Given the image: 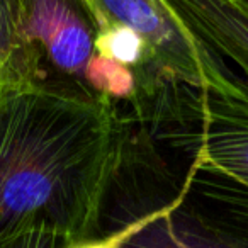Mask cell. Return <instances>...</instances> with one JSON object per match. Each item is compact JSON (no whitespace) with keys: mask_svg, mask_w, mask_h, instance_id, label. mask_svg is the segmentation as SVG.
<instances>
[{"mask_svg":"<svg viewBox=\"0 0 248 248\" xmlns=\"http://www.w3.org/2000/svg\"><path fill=\"white\" fill-rule=\"evenodd\" d=\"M190 186L184 182L180 194L156 207L123 248H248V233L231 230L184 207Z\"/></svg>","mask_w":248,"mask_h":248,"instance_id":"5","label":"cell"},{"mask_svg":"<svg viewBox=\"0 0 248 248\" xmlns=\"http://www.w3.org/2000/svg\"><path fill=\"white\" fill-rule=\"evenodd\" d=\"M22 28L56 80L89 90L85 75L97 56L99 26L87 0H22Z\"/></svg>","mask_w":248,"mask_h":248,"instance_id":"4","label":"cell"},{"mask_svg":"<svg viewBox=\"0 0 248 248\" xmlns=\"http://www.w3.org/2000/svg\"><path fill=\"white\" fill-rule=\"evenodd\" d=\"M43 82L41 58L22 28V0H0V85Z\"/></svg>","mask_w":248,"mask_h":248,"instance_id":"7","label":"cell"},{"mask_svg":"<svg viewBox=\"0 0 248 248\" xmlns=\"http://www.w3.org/2000/svg\"><path fill=\"white\" fill-rule=\"evenodd\" d=\"M124 141L110 99L62 80L0 85V241L38 226L65 245L99 236Z\"/></svg>","mask_w":248,"mask_h":248,"instance_id":"1","label":"cell"},{"mask_svg":"<svg viewBox=\"0 0 248 248\" xmlns=\"http://www.w3.org/2000/svg\"><path fill=\"white\" fill-rule=\"evenodd\" d=\"M99 26L135 31L146 49V73L155 83H184L197 92L248 99V85L196 36L167 0H87Z\"/></svg>","mask_w":248,"mask_h":248,"instance_id":"2","label":"cell"},{"mask_svg":"<svg viewBox=\"0 0 248 248\" xmlns=\"http://www.w3.org/2000/svg\"><path fill=\"white\" fill-rule=\"evenodd\" d=\"M179 104L189 123L170 135L172 145L192 155L190 173H213L236 186L234 201L248 216V99L199 92Z\"/></svg>","mask_w":248,"mask_h":248,"instance_id":"3","label":"cell"},{"mask_svg":"<svg viewBox=\"0 0 248 248\" xmlns=\"http://www.w3.org/2000/svg\"><path fill=\"white\" fill-rule=\"evenodd\" d=\"M184 24L223 60L245 73L248 85V7L236 0H167Z\"/></svg>","mask_w":248,"mask_h":248,"instance_id":"6","label":"cell"},{"mask_svg":"<svg viewBox=\"0 0 248 248\" xmlns=\"http://www.w3.org/2000/svg\"><path fill=\"white\" fill-rule=\"evenodd\" d=\"M65 241L45 226L31 228L0 241V248H62Z\"/></svg>","mask_w":248,"mask_h":248,"instance_id":"9","label":"cell"},{"mask_svg":"<svg viewBox=\"0 0 248 248\" xmlns=\"http://www.w3.org/2000/svg\"><path fill=\"white\" fill-rule=\"evenodd\" d=\"M156 207L150 209L148 213L140 214L138 217H135L129 223H124L123 226H119L117 230L109 231L107 234H99V236L87 238V240L77 241V243L63 245L62 248H123L124 243L143 226L150 221V217L153 216Z\"/></svg>","mask_w":248,"mask_h":248,"instance_id":"8","label":"cell"},{"mask_svg":"<svg viewBox=\"0 0 248 248\" xmlns=\"http://www.w3.org/2000/svg\"><path fill=\"white\" fill-rule=\"evenodd\" d=\"M236 2H240V4L245 5V7H248V0H236Z\"/></svg>","mask_w":248,"mask_h":248,"instance_id":"10","label":"cell"}]
</instances>
